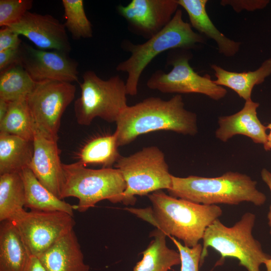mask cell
Masks as SVG:
<instances>
[{
	"instance_id": "obj_24",
	"label": "cell",
	"mask_w": 271,
	"mask_h": 271,
	"mask_svg": "<svg viewBox=\"0 0 271 271\" xmlns=\"http://www.w3.org/2000/svg\"><path fill=\"white\" fill-rule=\"evenodd\" d=\"M117 137L111 134L95 136L89 140L80 149L78 162L86 167L100 166L102 168H112L121 155L118 148Z\"/></svg>"
},
{
	"instance_id": "obj_23",
	"label": "cell",
	"mask_w": 271,
	"mask_h": 271,
	"mask_svg": "<svg viewBox=\"0 0 271 271\" xmlns=\"http://www.w3.org/2000/svg\"><path fill=\"white\" fill-rule=\"evenodd\" d=\"M33 150V142L0 132V175L20 173L29 168Z\"/></svg>"
},
{
	"instance_id": "obj_25",
	"label": "cell",
	"mask_w": 271,
	"mask_h": 271,
	"mask_svg": "<svg viewBox=\"0 0 271 271\" xmlns=\"http://www.w3.org/2000/svg\"><path fill=\"white\" fill-rule=\"evenodd\" d=\"M25 191L20 173L0 175V221H12L25 210Z\"/></svg>"
},
{
	"instance_id": "obj_30",
	"label": "cell",
	"mask_w": 271,
	"mask_h": 271,
	"mask_svg": "<svg viewBox=\"0 0 271 271\" xmlns=\"http://www.w3.org/2000/svg\"><path fill=\"white\" fill-rule=\"evenodd\" d=\"M170 237L177 247L180 255V271H199V266L201 265L202 245L198 243L195 246L189 247L183 245L175 237Z\"/></svg>"
},
{
	"instance_id": "obj_4",
	"label": "cell",
	"mask_w": 271,
	"mask_h": 271,
	"mask_svg": "<svg viewBox=\"0 0 271 271\" xmlns=\"http://www.w3.org/2000/svg\"><path fill=\"white\" fill-rule=\"evenodd\" d=\"M61 199L74 197L78 200L76 209L84 212L102 200L124 204L126 184L119 169L87 168L77 162L62 165Z\"/></svg>"
},
{
	"instance_id": "obj_1",
	"label": "cell",
	"mask_w": 271,
	"mask_h": 271,
	"mask_svg": "<svg viewBox=\"0 0 271 271\" xmlns=\"http://www.w3.org/2000/svg\"><path fill=\"white\" fill-rule=\"evenodd\" d=\"M119 147L128 145L139 136L150 132L169 130L194 136L198 131L196 114L185 108L182 96L177 94L168 100L159 97L145 99L127 106L116 121Z\"/></svg>"
},
{
	"instance_id": "obj_13",
	"label": "cell",
	"mask_w": 271,
	"mask_h": 271,
	"mask_svg": "<svg viewBox=\"0 0 271 271\" xmlns=\"http://www.w3.org/2000/svg\"><path fill=\"white\" fill-rule=\"evenodd\" d=\"M178 6L177 0H132L117 11L132 30L149 39L170 22Z\"/></svg>"
},
{
	"instance_id": "obj_22",
	"label": "cell",
	"mask_w": 271,
	"mask_h": 271,
	"mask_svg": "<svg viewBox=\"0 0 271 271\" xmlns=\"http://www.w3.org/2000/svg\"><path fill=\"white\" fill-rule=\"evenodd\" d=\"M166 234L156 229L150 233L153 239L142 253V259L137 262L132 271H168L174 266L180 264V253L166 245Z\"/></svg>"
},
{
	"instance_id": "obj_34",
	"label": "cell",
	"mask_w": 271,
	"mask_h": 271,
	"mask_svg": "<svg viewBox=\"0 0 271 271\" xmlns=\"http://www.w3.org/2000/svg\"><path fill=\"white\" fill-rule=\"evenodd\" d=\"M261 177L263 181L268 187L271 193V172L266 169L263 168L260 173ZM268 224L269 227V233L271 235V204L269 207L267 213Z\"/></svg>"
},
{
	"instance_id": "obj_7",
	"label": "cell",
	"mask_w": 271,
	"mask_h": 271,
	"mask_svg": "<svg viewBox=\"0 0 271 271\" xmlns=\"http://www.w3.org/2000/svg\"><path fill=\"white\" fill-rule=\"evenodd\" d=\"M83 80L80 96L74 103L78 123L88 125L96 117L116 122L128 106L125 83L118 75L103 80L91 70L84 73Z\"/></svg>"
},
{
	"instance_id": "obj_3",
	"label": "cell",
	"mask_w": 271,
	"mask_h": 271,
	"mask_svg": "<svg viewBox=\"0 0 271 271\" xmlns=\"http://www.w3.org/2000/svg\"><path fill=\"white\" fill-rule=\"evenodd\" d=\"M148 196L152 204L153 225L167 236L182 240L189 247L197 245L207 228L222 214L217 205L198 204L175 198L162 190Z\"/></svg>"
},
{
	"instance_id": "obj_27",
	"label": "cell",
	"mask_w": 271,
	"mask_h": 271,
	"mask_svg": "<svg viewBox=\"0 0 271 271\" xmlns=\"http://www.w3.org/2000/svg\"><path fill=\"white\" fill-rule=\"evenodd\" d=\"M36 82L20 64L1 71L0 98L8 102L27 99Z\"/></svg>"
},
{
	"instance_id": "obj_31",
	"label": "cell",
	"mask_w": 271,
	"mask_h": 271,
	"mask_svg": "<svg viewBox=\"0 0 271 271\" xmlns=\"http://www.w3.org/2000/svg\"><path fill=\"white\" fill-rule=\"evenodd\" d=\"M269 3L268 0H222L220 2L222 6H230L237 13L243 10L252 12L261 10Z\"/></svg>"
},
{
	"instance_id": "obj_36",
	"label": "cell",
	"mask_w": 271,
	"mask_h": 271,
	"mask_svg": "<svg viewBox=\"0 0 271 271\" xmlns=\"http://www.w3.org/2000/svg\"><path fill=\"white\" fill-rule=\"evenodd\" d=\"M10 102L0 98V122L6 116L9 107Z\"/></svg>"
},
{
	"instance_id": "obj_32",
	"label": "cell",
	"mask_w": 271,
	"mask_h": 271,
	"mask_svg": "<svg viewBox=\"0 0 271 271\" xmlns=\"http://www.w3.org/2000/svg\"><path fill=\"white\" fill-rule=\"evenodd\" d=\"M19 36L9 27H3L0 30V52L19 48L22 42Z\"/></svg>"
},
{
	"instance_id": "obj_35",
	"label": "cell",
	"mask_w": 271,
	"mask_h": 271,
	"mask_svg": "<svg viewBox=\"0 0 271 271\" xmlns=\"http://www.w3.org/2000/svg\"><path fill=\"white\" fill-rule=\"evenodd\" d=\"M24 271H46L38 257L31 255Z\"/></svg>"
},
{
	"instance_id": "obj_16",
	"label": "cell",
	"mask_w": 271,
	"mask_h": 271,
	"mask_svg": "<svg viewBox=\"0 0 271 271\" xmlns=\"http://www.w3.org/2000/svg\"><path fill=\"white\" fill-rule=\"evenodd\" d=\"M259 105L258 102L252 99L245 101L243 108L237 112L219 117L216 137L226 142L234 136L240 134L249 138L255 144L265 146L267 140V128L257 116Z\"/></svg>"
},
{
	"instance_id": "obj_21",
	"label": "cell",
	"mask_w": 271,
	"mask_h": 271,
	"mask_svg": "<svg viewBox=\"0 0 271 271\" xmlns=\"http://www.w3.org/2000/svg\"><path fill=\"white\" fill-rule=\"evenodd\" d=\"M25 191V207L43 211H61L74 216L73 206L60 199L43 185L29 168L20 172Z\"/></svg>"
},
{
	"instance_id": "obj_12",
	"label": "cell",
	"mask_w": 271,
	"mask_h": 271,
	"mask_svg": "<svg viewBox=\"0 0 271 271\" xmlns=\"http://www.w3.org/2000/svg\"><path fill=\"white\" fill-rule=\"evenodd\" d=\"M20 64L36 82L52 80L72 83L78 80L77 63L65 52L37 49L22 43Z\"/></svg>"
},
{
	"instance_id": "obj_28",
	"label": "cell",
	"mask_w": 271,
	"mask_h": 271,
	"mask_svg": "<svg viewBox=\"0 0 271 271\" xmlns=\"http://www.w3.org/2000/svg\"><path fill=\"white\" fill-rule=\"evenodd\" d=\"M64 9L65 28L74 39L89 38L92 36V25L88 19L82 0H62Z\"/></svg>"
},
{
	"instance_id": "obj_26",
	"label": "cell",
	"mask_w": 271,
	"mask_h": 271,
	"mask_svg": "<svg viewBox=\"0 0 271 271\" xmlns=\"http://www.w3.org/2000/svg\"><path fill=\"white\" fill-rule=\"evenodd\" d=\"M35 129L27 99L10 102L8 112L0 122V132L33 142Z\"/></svg>"
},
{
	"instance_id": "obj_19",
	"label": "cell",
	"mask_w": 271,
	"mask_h": 271,
	"mask_svg": "<svg viewBox=\"0 0 271 271\" xmlns=\"http://www.w3.org/2000/svg\"><path fill=\"white\" fill-rule=\"evenodd\" d=\"M216 78L214 82L218 85L233 90L241 98L251 99L253 87L262 83L271 75V58L264 61L254 71L235 72L226 70L217 65H211Z\"/></svg>"
},
{
	"instance_id": "obj_29",
	"label": "cell",
	"mask_w": 271,
	"mask_h": 271,
	"mask_svg": "<svg viewBox=\"0 0 271 271\" xmlns=\"http://www.w3.org/2000/svg\"><path fill=\"white\" fill-rule=\"evenodd\" d=\"M32 0H1L0 26L9 27L19 22L32 8Z\"/></svg>"
},
{
	"instance_id": "obj_8",
	"label": "cell",
	"mask_w": 271,
	"mask_h": 271,
	"mask_svg": "<svg viewBox=\"0 0 271 271\" xmlns=\"http://www.w3.org/2000/svg\"><path fill=\"white\" fill-rule=\"evenodd\" d=\"M114 166L121 172L125 182V205H134L137 195H148L171 187L172 175L165 155L156 146L145 147L128 156H121Z\"/></svg>"
},
{
	"instance_id": "obj_20",
	"label": "cell",
	"mask_w": 271,
	"mask_h": 271,
	"mask_svg": "<svg viewBox=\"0 0 271 271\" xmlns=\"http://www.w3.org/2000/svg\"><path fill=\"white\" fill-rule=\"evenodd\" d=\"M31 254L10 220L0 225V271H24Z\"/></svg>"
},
{
	"instance_id": "obj_5",
	"label": "cell",
	"mask_w": 271,
	"mask_h": 271,
	"mask_svg": "<svg viewBox=\"0 0 271 271\" xmlns=\"http://www.w3.org/2000/svg\"><path fill=\"white\" fill-rule=\"evenodd\" d=\"M255 216L251 212L244 213L231 227L223 224L219 219L206 229L203 235L201 265L211 247L220 255L217 262L220 265L227 257L236 258L239 264L247 271H260V266L271 256L264 252L261 244L252 235Z\"/></svg>"
},
{
	"instance_id": "obj_6",
	"label": "cell",
	"mask_w": 271,
	"mask_h": 271,
	"mask_svg": "<svg viewBox=\"0 0 271 271\" xmlns=\"http://www.w3.org/2000/svg\"><path fill=\"white\" fill-rule=\"evenodd\" d=\"M204 37L194 32L190 23L182 18L178 9L170 22L159 32L141 44H130V56L116 67L128 74L125 82L127 95H135L142 72L151 61L160 53L174 48H189L204 42Z\"/></svg>"
},
{
	"instance_id": "obj_9",
	"label": "cell",
	"mask_w": 271,
	"mask_h": 271,
	"mask_svg": "<svg viewBox=\"0 0 271 271\" xmlns=\"http://www.w3.org/2000/svg\"><path fill=\"white\" fill-rule=\"evenodd\" d=\"M72 83L46 80L36 83L27 101L36 128L57 141L62 115L75 97Z\"/></svg>"
},
{
	"instance_id": "obj_15",
	"label": "cell",
	"mask_w": 271,
	"mask_h": 271,
	"mask_svg": "<svg viewBox=\"0 0 271 271\" xmlns=\"http://www.w3.org/2000/svg\"><path fill=\"white\" fill-rule=\"evenodd\" d=\"M57 142L36 128L29 168L43 185L60 198L63 173Z\"/></svg>"
},
{
	"instance_id": "obj_11",
	"label": "cell",
	"mask_w": 271,
	"mask_h": 271,
	"mask_svg": "<svg viewBox=\"0 0 271 271\" xmlns=\"http://www.w3.org/2000/svg\"><path fill=\"white\" fill-rule=\"evenodd\" d=\"M171 64L169 72L159 70L151 76L147 83L149 88L163 93H199L215 100L226 95V89L216 84L209 75L201 76L195 72L188 57L177 58Z\"/></svg>"
},
{
	"instance_id": "obj_18",
	"label": "cell",
	"mask_w": 271,
	"mask_h": 271,
	"mask_svg": "<svg viewBox=\"0 0 271 271\" xmlns=\"http://www.w3.org/2000/svg\"><path fill=\"white\" fill-rule=\"evenodd\" d=\"M179 6L187 12L192 27L217 44L220 53L232 57L238 52L240 43L222 34L214 25L206 9L207 0H177Z\"/></svg>"
},
{
	"instance_id": "obj_33",
	"label": "cell",
	"mask_w": 271,
	"mask_h": 271,
	"mask_svg": "<svg viewBox=\"0 0 271 271\" xmlns=\"http://www.w3.org/2000/svg\"><path fill=\"white\" fill-rule=\"evenodd\" d=\"M20 47L0 52V70L3 71L10 66L20 64Z\"/></svg>"
},
{
	"instance_id": "obj_10",
	"label": "cell",
	"mask_w": 271,
	"mask_h": 271,
	"mask_svg": "<svg viewBox=\"0 0 271 271\" xmlns=\"http://www.w3.org/2000/svg\"><path fill=\"white\" fill-rule=\"evenodd\" d=\"M31 255L38 256L73 230V216L61 211H25L12 221Z\"/></svg>"
},
{
	"instance_id": "obj_14",
	"label": "cell",
	"mask_w": 271,
	"mask_h": 271,
	"mask_svg": "<svg viewBox=\"0 0 271 271\" xmlns=\"http://www.w3.org/2000/svg\"><path fill=\"white\" fill-rule=\"evenodd\" d=\"M9 28L26 37L40 49H51L67 54L71 51L64 24L50 15L29 11Z\"/></svg>"
},
{
	"instance_id": "obj_17",
	"label": "cell",
	"mask_w": 271,
	"mask_h": 271,
	"mask_svg": "<svg viewBox=\"0 0 271 271\" xmlns=\"http://www.w3.org/2000/svg\"><path fill=\"white\" fill-rule=\"evenodd\" d=\"M37 257L46 271H90L74 230Z\"/></svg>"
},
{
	"instance_id": "obj_2",
	"label": "cell",
	"mask_w": 271,
	"mask_h": 271,
	"mask_svg": "<svg viewBox=\"0 0 271 271\" xmlns=\"http://www.w3.org/2000/svg\"><path fill=\"white\" fill-rule=\"evenodd\" d=\"M256 184L249 176L236 172H227L212 178L172 175V185L168 191L174 197L207 205L248 202L261 206L266 197L257 189Z\"/></svg>"
},
{
	"instance_id": "obj_37",
	"label": "cell",
	"mask_w": 271,
	"mask_h": 271,
	"mask_svg": "<svg viewBox=\"0 0 271 271\" xmlns=\"http://www.w3.org/2000/svg\"><path fill=\"white\" fill-rule=\"evenodd\" d=\"M267 129L269 130V132L267 134V143L263 146L264 149L267 151L271 150V122L266 126Z\"/></svg>"
},
{
	"instance_id": "obj_38",
	"label": "cell",
	"mask_w": 271,
	"mask_h": 271,
	"mask_svg": "<svg viewBox=\"0 0 271 271\" xmlns=\"http://www.w3.org/2000/svg\"><path fill=\"white\" fill-rule=\"evenodd\" d=\"M263 264L266 267V271H271V257L266 259Z\"/></svg>"
}]
</instances>
